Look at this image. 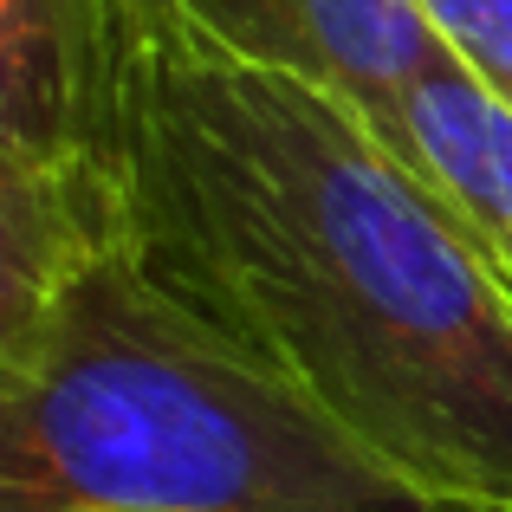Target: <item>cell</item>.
<instances>
[{"mask_svg": "<svg viewBox=\"0 0 512 512\" xmlns=\"http://www.w3.org/2000/svg\"><path fill=\"white\" fill-rule=\"evenodd\" d=\"M143 260L448 512H512V292L357 104L175 0H104Z\"/></svg>", "mask_w": 512, "mask_h": 512, "instance_id": "obj_1", "label": "cell"}, {"mask_svg": "<svg viewBox=\"0 0 512 512\" xmlns=\"http://www.w3.org/2000/svg\"><path fill=\"white\" fill-rule=\"evenodd\" d=\"M0 512H448L182 299L111 163L0 169Z\"/></svg>", "mask_w": 512, "mask_h": 512, "instance_id": "obj_2", "label": "cell"}, {"mask_svg": "<svg viewBox=\"0 0 512 512\" xmlns=\"http://www.w3.org/2000/svg\"><path fill=\"white\" fill-rule=\"evenodd\" d=\"M175 7L240 59L338 91L370 117L389 150H396L409 85L448 59L415 0H175Z\"/></svg>", "mask_w": 512, "mask_h": 512, "instance_id": "obj_3", "label": "cell"}, {"mask_svg": "<svg viewBox=\"0 0 512 512\" xmlns=\"http://www.w3.org/2000/svg\"><path fill=\"white\" fill-rule=\"evenodd\" d=\"M104 124H111L104 0H0V169H98Z\"/></svg>", "mask_w": 512, "mask_h": 512, "instance_id": "obj_4", "label": "cell"}, {"mask_svg": "<svg viewBox=\"0 0 512 512\" xmlns=\"http://www.w3.org/2000/svg\"><path fill=\"white\" fill-rule=\"evenodd\" d=\"M396 156L454 208L512 292V111L454 52L409 85Z\"/></svg>", "mask_w": 512, "mask_h": 512, "instance_id": "obj_5", "label": "cell"}, {"mask_svg": "<svg viewBox=\"0 0 512 512\" xmlns=\"http://www.w3.org/2000/svg\"><path fill=\"white\" fill-rule=\"evenodd\" d=\"M415 7L428 13L454 65H467L512 111V0H415Z\"/></svg>", "mask_w": 512, "mask_h": 512, "instance_id": "obj_6", "label": "cell"}]
</instances>
